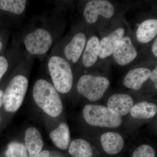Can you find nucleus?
Listing matches in <instances>:
<instances>
[{
  "label": "nucleus",
  "instance_id": "obj_29",
  "mask_svg": "<svg viewBox=\"0 0 157 157\" xmlns=\"http://www.w3.org/2000/svg\"><path fill=\"white\" fill-rule=\"evenodd\" d=\"M1 116H0V123H1Z\"/></svg>",
  "mask_w": 157,
  "mask_h": 157
},
{
  "label": "nucleus",
  "instance_id": "obj_3",
  "mask_svg": "<svg viewBox=\"0 0 157 157\" xmlns=\"http://www.w3.org/2000/svg\"><path fill=\"white\" fill-rule=\"evenodd\" d=\"M27 58L26 57L23 59L21 72H20V61L17 63L16 66L17 73L11 78L4 92L3 104L5 109L8 112L17 111L21 106L25 97L28 88L29 79L22 72Z\"/></svg>",
  "mask_w": 157,
  "mask_h": 157
},
{
  "label": "nucleus",
  "instance_id": "obj_7",
  "mask_svg": "<svg viewBox=\"0 0 157 157\" xmlns=\"http://www.w3.org/2000/svg\"><path fill=\"white\" fill-rule=\"evenodd\" d=\"M114 8L111 2L106 0H94L90 1L86 5L83 15L86 22L94 24L101 16L109 18L113 16Z\"/></svg>",
  "mask_w": 157,
  "mask_h": 157
},
{
  "label": "nucleus",
  "instance_id": "obj_1",
  "mask_svg": "<svg viewBox=\"0 0 157 157\" xmlns=\"http://www.w3.org/2000/svg\"><path fill=\"white\" fill-rule=\"evenodd\" d=\"M54 41L55 35L51 22L41 21L34 24L24 31L21 44L26 57L32 58L45 55L53 46Z\"/></svg>",
  "mask_w": 157,
  "mask_h": 157
},
{
  "label": "nucleus",
  "instance_id": "obj_13",
  "mask_svg": "<svg viewBox=\"0 0 157 157\" xmlns=\"http://www.w3.org/2000/svg\"><path fill=\"white\" fill-rule=\"evenodd\" d=\"M101 141L104 151L110 155H116L120 152L124 144L122 136L114 132L104 133L101 136Z\"/></svg>",
  "mask_w": 157,
  "mask_h": 157
},
{
  "label": "nucleus",
  "instance_id": "obj_19",
  "mask_svg": "<svg viewBox=\"0 0 157 157\" xmlns=\"http://www.w3.org/2000/svg\"><path fill=\"white\" fill-rule=\"evenodd\" d=\"M69 152L73 157H92L94 155L90 144L82 139L73 140L69 147Z\"/></svg>",
  "mask_w": 157,
  "mask_h": 157
},
{
  "label": "nucleus",
  "instance_id": "obj_24",
  "mask_svg": "<svg viewBox=\"0 0 157 157\" xmlns=\"http://www.w3.org/2000/svg\"><path fill=\"white\" fill-rule=\"evenodd\" d=\"M154 84L155 88L157 89V66L155 67L154 69L151 71L150 78Z\"/></svg>",
  "mask_w": 157,
  "mask_h": 157
},
{
  "label": "nucleus",
  "instance_id": "obj_6",
  "mask_svg": "<svg viewBox=\"0 0 157 157\" xmlns=\"http://www.w3.org/2000/svg\"><path fill=\"white\" fill-rule=\"evenodd\" d=\"M107 77L86 74L81 76L77 84L78 93L91 101L100 100L109 87Z\"/></svg>",
  "mask_w": 157,
  "mask_h": 157
},
{
  "label": "nucleus",
  "instance_id": "obj_20",
  "mask_svg": "<svg viewBox=\"0 0 157 157\" xmlns=\"http://www.w3.org/2000/svg\"><path fill=\"white\" fill-rule=\"evenodd\" d=\"M27 3L26 0H0V10L14 16H21L25 11Z\"/></svg>",
  "mask_w": 157,
  "mask_h": 157
},
{
  "label": "nucleus",
  "instance_id": "obj_15",
  "mask_svg": "<svg viewBox=\"0 0 157 157\" xmlns=\"http://www.w3.org/2000/svg\"><path fill=\"white\" fill-rule=\"evenodd\" d=\"M99 38L96 36H92L86 42L85 48L82 54V64L85 67L88 68L95 64L99 58Z\"/></svg>",
  "mask_w": 157,
  "mask_h": 157
},
{
  "label": "nucleus",
  "instance_id": "obj_10",
  "mask_svg": "<svg viewBox=\"0 0 157 157\" xmlns=\"http://www.w3.org/2000/svg\"><path fill=\"white\" fill-rule=\"evenodd\" d=\"M134 105L132 97L124 94H116L109 97L107 108L114 115L121 117L131 112Z\"/></svg>",
  "mask_w": 157,
  "mask_h": 157
},
{
  "label": "nucleus",
  "instance_id": "obj_23",
  "mask_svg": "<svg viewBox=\"0 0 157 157\" xmlns=\"http://www.w3.org/2000/svg\"><path fill=\"white\" fill-rule=\"evenodd\" d=\"M10 67L9 59L6 57L0 56V80L7 73Z\"/></svg>",
  "mask_w": 157,
  "mask_h": 157
},
{
  "label": "nucleus",
  "instance_id": "obj_9",
  "mask_svg": "<svg viewBox=\"0 0 157 157\" xmlns=\"http://www.w3.org/2000/svg\"><path fill=\"white\" fill-rule=\"evenodd\" d=\"M112 55L118 64L124 66L135 60L137 56V52L131 38L126 36L118 42Z\"/></svg>",
  "mask_w": 157,
  "mask_h": 157
},
{
  "label": "nucleus",
  "instance_id": "obj_8",
  "mask_svg": "<svg viewBox=\"0 0 157 157\" xmlns=\"http://www.w3.org/2000/svg\"><path fill=\"white\" fill-rule=\"evenodd\" d=\"M86 40V36L84 33H76L64 46L61 57L67 60L71 66L77 63L84 51Z\"/></svg>",
  "mask_w": 157,
  "mask_h": 157
},
{
  "label": "nucleus",
  "instance_id": "obj_5",
  "mask_svg": "<svg viewBox=\"0 0 157 157\" xmlns=\"http://www.w3.org/2000/svg\"><path fill=\"white\" fill-rule=\"evenodd\" d=\"M82 115L86 122L93 126L116 128L122 123L121 117L114 115L107 107L102 105H86Z\"/></svg>",
  "mask_w": 157,
  "mask_h": 157
},
{
  "label": "nucleus",
  "instance_id": "obj_28",
  "mask_svg": "<svg viewBox=\"0 0 157 157\" xmlns=\"http://www.w3.org/2000/svg\"><path fill=\"white\" fill-rule=\"evenodd\" d=\"M4 48V44L2 41V38L0 36V52H1Z\"/></svg>",
  "mask_w": 157,
  "mask_h": 157
},
{
  "label": "nucleus",
  "instance_id": "obj_2",
  "mask_svg": "<svg viewBox=\"0 0 157 157\" xmlns=\"http://www.w3.org/2000/svg\"><path fill=\"white\" fill-rule=\"evenodd\" d=\"M33 97L37 105L48 115L56 117L63 111V103L57 91L50 82L43 78L34 84Z\"/></svg>",
  "mask_w": 157,
  "mask_h": 157
},
{
  "label": "nucleus",
  "instance_id": "obj_25",
  "mask_svg": "<svg viewBox=\"0 0 157 157\" xmlns=\"http://www.w3.org/2000/svg\"><path fill=\"white\" fill-rule=\"evenodd\" d=\"M152 52L155 57H157V37L152 46Z\"/></svg>",
  "mask_w": 157,
  "mask_h": 157
},
{
  "label": "nucleus",
  "instance_id": "obj_17",
  "mask_svg": "<svg viewBox=\"0 0 157 157\" xmlns=\"http://www.w3.org/2000/svg\"><path fill=\"white\" fill-rule=\"evenodd\" d=\"M50 137L58 148L63 150L67 149L70 140V129L68 125L65 123L59 124L58 128L50 133Z\"/></svg>",
  "mask_w": 157,
  "mask_h": 157
},
{
  "label": "nucleus",
  "instance_id": "obj_21",
  "mask_svg": "<svg viewBox=\"0 0 157 157\" xmlns=\"http://www.w3.org/2000/svg\"><path fill=\"white\" fill-rule=\"evenodd\" d=\"M26 147L22 144L12 142L8 145L6 152V157H29Z\"/></svg>",
  "mask_w": 157,
  "mask_h": 157
},
{
  "label": "nucleus",
  "instance_id": "obj_18",
  "mask_svg": "<svg viewBox=\"0 0 157 157\" xmlns=\"http://www.w3.org/2000/svg\"><path fill=\"white\" fill-rule=\"evenodd\" d=\"M157 105L147 101L137 103L135 104L131 110V114L136 119H150L156 114Z\"/></svg>",
  "mask_w": 157,
  "mask_h": 157
},
{
  "label": "nucleus",
  "instance_id": "obj_26",
  "mask_svg": "<svg viewBox=\"0 0 157 157\" xmlns=\"http://www.w3.org/2000/svg\"><path fill=\"white\" fill-rule=\"evenodd\" d=\"M50 153L48 150L43 151H41L36 157H49Z\"/></svg>",
  "mask_w": 157,
  "mask_h": 157
},
{
  "label": "nucleus",
  "instance_id": "obj_22",
  "mask_svg": "<svg viewBox=\"0 0 157 157\" xmlns=\"http://www.w3.org/2000/svg\"><path fill=\"white\" fill-rule=\"evenodd\" d=\"M132 157H155V152L150 145L142 144L135 150Z\"/></svg>",
  "mask_w": 157,
  "mask_h": 157
},
{
  "label": "nucleus",
  "instance_id": "obj_12",
  "mask_svg": "<svg viewBox=\"0 0 157 157\" xmlns=\"http://www.w3.org/2000/svg\"><path fill=\"white\" fill-rule=\"evenodd\" d=\"M151 71L147 68L140 67L129 71L124 78V85L133 90L140 89L150 78Z\"/></svg>",
  "mask_w": 157,
  "mask_h": 157
},
{
  "label": "nucleus",
  "instance_id": "obj_27",
  "mask_svg": "<svg viewBox=\"0 0 157 157\" xmlns=\"http://www.w3.org/2000/svg\"><path fill=\"white\" fill-rule=\"evenodd\" d=\"M4 92L0 90V108L2 106L4 103Z\"/></svg>",
  "mask_w": 157,
  "mask_h": 157
},
{
  "label": "nucleus",
  "instance_id": "obj_16",
  "mask_svg": "<svg viewBox=\"0 0 157 157\" xmlns=\"http://www.w3.org/2000/svg\"><path fill=\"white\" fill-rule=\"evenodd\" d=\"M157 35V20L147 19L138 26L136 37L139 42L146 44L155 38Z\"/></svg>",
  "mask_w": 157,
  "mask_h": 157
},
{
  "label": "nucleus",
  "instance_id": "obj_4",
  "mask_svg": "<svg viewBox=\"0 0 157 157\" xmlns=\"http://www.w3.org/2000/svg\"><path fill=\"white\" fill-rule=\"evenodd\" d=\"M47 66L52 85L58 92L69 93L73 82V70L70 63L62 57L52 54Z\"/></svg>",
  "mask_w": 157,
  "mask_h": 157
},
{
  "label": "nucleus",
  "instance_id": "obj_14",
  "mask_svg": "<svg viewBox=\"0 0 157 157\" xmlns=\"http://www.w3.org/2000/svg\"><path fill=\"white\" fill-rule=\"evenodd\" d=\"M25 147L29 157H36L42 151L43 146L42 135L36 128L31 127L25 132Z\"/></svg>",
  "mask_w": 157,
  "mask_h": 157
},
{
  "label": "nucleus",
  "instance_id": "obj_11",
  "mask_svg": "<svg viewBox=\"0 0 157 157\" xmlns=\"http://www.w3.org/2000/svg\"><path fill=\"white\" fill-rule=\"evenodd\" d=\"M124 33V29L120 27L101 39L99 43V58L104 59L112 55L118 43L123 38Z\"/></svg>",
  "mask_w": 157,
  "mask_h": 157
}]
</instances>
